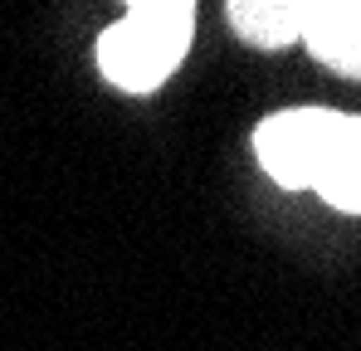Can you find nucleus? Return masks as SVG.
<instances>
[{"label":"nucleus","mask_w":361,"mask_h":351,"mask_svg":"<svg viewBox=\"0 0 361 351\" xmlns=\"http://www.w3.org/2000/svg\"><path fill=\"white\" fill-rule=\"evenodd\" d=\"M195 35V5L190 0H137L122 10L113 30L98 39V68L122 93H157Z\"/></svg>","instance_id":"f257e3e1"},{"label":"nucleus","mask_w":361,"mask_h":351,"mask_svg":"<svg viewBox=\"0 0 361 351\" xmlns=\"http://www.w3.org/2000/svg\"><path fill=\"white\" fill-rule=\"evenodd\" d=\"M342 113L332 108H283L254 127L259 166L274 176L283 190H312V176L322 166V152L332 142Z\"/></svg>","instance_id":"f03ea898"},{"label":"nucleus","mask_w":361,"mask_h":351,"mask_svg":"<svg viewBox=\"0 0 361 351\" xmlns=\"http://www.w3.org/2000/svg\"><path fill=\"white\" fill-rule=\"evenodd\" d=\"M302 44L332 73L361 83V0H312Z\"/></svg>","instance_id":"7ed1b4c3"},{"label":"nucleus","mask_w":361,"mask_h":351,"mask_svg":"<svg viewBox=\"0 0 361 351\" xmlns=\"http://www.w3.org/2000/svg\"><path fill=\"white\" fill-rule=\"evenodd\" d=\"M312 190L342 210V215H361V117L342 113L327 152H322V166L312 176Z\"/></svg>","instance_id":"20e7f679"},{"label":"nucleus","mask_w":361,"mask_h":351,"mask_svg":"<svg viewBox=\"0 0 361 351\" xmlns=\"http://www.w3.org/2000/svg\"><path fill=\"white\" fill-rule=\"evenodd\" d=\"M312 0H230L225 15L244 44L254 49H288L302 39Z\"/></svg>","instance_id":"39448f33"}]
</instances>
